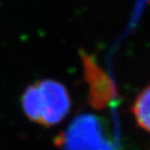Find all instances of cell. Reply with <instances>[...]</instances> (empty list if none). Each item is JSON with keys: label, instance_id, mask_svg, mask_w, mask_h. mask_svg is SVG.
I'll return each instance as SVG.
<instances>
[{"label": "cell", "instance_id": "obj_1", "mask_svg": "<svg viewBox=\"0 0 150 150\" xmlns=\"http://www.w3.org/2000/svg\"><path fill=\"white\" fill-rule=\"evenodd\" d=\"M22 108L31 121L44 126H54L69 114L71 99L64 84L55 80H43L26 89Z\"/></svg>", "mask_w": 150, "mask_h": 150}, {"label": "cell", "instance_id": "obj_2", "mask_svg": "<svg viewBox=\"0 0 150 150\" xmlns=\"http://www.w3.org/2000/svg\"><path fill=\"white\" fill-rule=\"evenodd\" d=\"M57 142L64 150H117L101 121L90 114L76 118Z\"/></svg>", "mask_w": 150, "mask_h": 150}, {"label": "cell", "instance_id": "obj_3", "mask_svg": "<svg viewBox=\"0 0 150 150\" xmlns=\"http://www.w3.org/2000/svg\"><path fill=\"white\" fill-rule=\"evenodd\" d=\"M86 77L89 84L90 104L96 110H103L117 98L118 93L115 83L95 63L83 59Z\"/></svg>", "mask_w": 150, "mask_h": 150}, {"label": "cell", "instance_id": "obj_4", "mask_svg": "<svg viewBox=\"0 0 150 150\" xmlns=\"http://www.w3.org/2000/svg\"><path fill=\"white\" fill-rule=\"evenodd\" d=\"M137 124L150 134V84L141 91L131 106Z\"/></svg>", "mask_w": 150, "mask_h": 150}]
</instances>
